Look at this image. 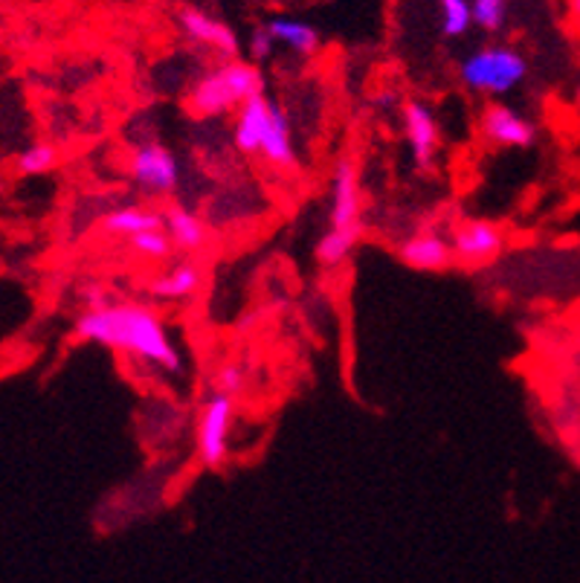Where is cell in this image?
<instances>
[{
    "label": "cell",
    "instance_id": "4",
    "mask_svg": "<svg viewBox=\"0 0 580 583\" xmlns=\"http://www.w3.org/2000/svg\"><path fill=\"white\" fill-rule=\"evenodd\" d=\"M236 424V398L227 392H212L201 404L198 427H194V447L198 459L206 468H220L229 456V435Z\"/></svg>",
    "mask_w": 580,
    "mask_h": 583
},
{
    "label": "cell",
    "instance_id": "7",
    "mask_svg": "<svg viewBox=\"0 0 580 583\" xmlns=\"http://www.w3.org/2000/svg\"><path fill=\"white\" fill-rule=\"evenodd\" d=\"M404 134L415 166L421 172L436 166V157H439L441 149V125L432 114V107L424 105L421 99L404 102Z\"/></svg>",
    "mask_w": 580,
    "mask_h": 583
},
{
    "label": "cell",
    "instance_id": "25",
    "mask_svg": "<svg viewBox=\"0 0 580 583\" xmlns=\"http://www.w3.org/2000/svg\"><path fill=\"white\" fill-rule=\"evenodd\" d=\"M575 99H578V105H580V85H578V90H575Z\"/></svg>",
    "mask_w": 580,
    "mask_h": 583
},
{
    "label": "cell",
    "instance_id": "21",
    "mask_svg": "<svg viewBox=\"0 0 580 583\" xmlns=\"http://www.w3.org/2000/svg\"><path fill=\"white\" fill-rule=\"evenodd\" d=\"M476 27L484 33H500L508 21V0H470Z\"/></svg>",
    "mask_w": 580,
    "mask_h": 583
},
{
    "label": "cell",
    "instance_id": "20",
    "mask_svg": "<svg viewBox=\"0 0 580 583\" xmlns=\"http://www.w3.org/2000/svg\"><path fill=\"white\" fill-rule=\"evenodd\" d=\"M128 241H131L134 253L142 258H166L168 253L175 250V244H172V239H168L166 227H160V230L137 232V236H131Z\"/></svg>",
    "mask_w": 580,
    "mask_h": 583
},
{
    "label": "cell",
    "instance_id": "22",
    "mask_svg": "<svg viewBox=\"0 0 580 583\" xmlns=\"http://www.w3.org/2000/svg\"><path fill=\"white\" fill-rule=\"evenodd\" d=\"M244 383H247V375L238 363H227V366H220V369L215 371V378H212L215 392H227V395H232V398H236L238 392L244 389Z\"/></svg>",
    "mask_w": 580,
    "mask_h": 583
},
{
    "label": "cell",
    "instance_id": "23",
    "mask_svg": "<svg viewBox=\"0 0 580 583\" xmlns=\"http://www.w3.org/2000/svg\"><path fill=\"white\" fill-rule=\"evenodd\" d=\"M273 50H276V41H273V36L267 33V27H255L253 36H250V41H247V62L253 64H264L270 62Z\"/></svg>",
    "mask_w": 580,
    "mask_h": 583
},
{
    "label": "cell",
    "instance_id": "27",
    "mask_svg": "<svg viewBox=\"0 0 580 583\" xmlns=\"http://www.w3.org/2000/svg\"><path fill=\"white\" fill-rule=\"evenodd\" d=\"M262 3H264V0H262Z\"/></svg>",
    "mask_w": 580,
    "mask_h": 583
},
{
    "label": "cell",
    "instance_id": "2",
    "mask_svg": "<svg viewBox=\"0 0 580 583\" xmlns=\"http://www.w3.org/2000/svg\"><path fill=\"white\" fill-rule=\"evenodd\" d=\"M264 93V76L259 64L229 59L220 67H212L194 81L189 90V111L201 119H218V116L236 114L247 99Z\"/></svg>",
    "mask_w": 580,
    "mask_h": 583
},
{
    "label": "cell",
    "instance_id": "3",
    "mask_svg": "<svg viewBox=\"0 0 580 583\" xmlns=\"http://www.w3.org/2000/svg\"><path fill=\"white\" fill-rule=\"evenodd\" d=\"M528 76L526 55L508 45H488L467 53L458 64V79L467 90L484 97H505Z\"/></svg>",
    "mask_w": 580,
    "mask_h": 583
},
{
    "label": "cell",
    "instance_id": "10",
    "mask_svg": "<svg viewBox=\"0 0 580 583\" xmlns=\"http://www.w3.org/2000/svg\"><path fill=\"white\" fill-rule=\"evenodd\" d=\"M453 253L467 265H484L502 253L505 239L502 232L488 221H465L453 230Z\"/></svg>",
    "mask_w": 580,
    "mask_h": 583
},
{
    "label": "cell",
    "instance_id": "15",
    "mask_svg": "<svg viewBox=\"0 0 580 583\" xmlns=\"http://www.w3.org/2000/svg\"><path fill=\"white\" fill-rule=\"evenodd\" d=\"M163 227H166L168 239L180 253H198L210 241V230H206L201 215L186 210V206H168L163 213Z\"/></svg>",
    "mask_w": 580,
    "mask_h": 583
},
{
    "label": "cell",
    "instance_id": "6",
    "mask_svg": "<svg viewBox=\"0 0 580 583\" xmlns=\"http://www.w3.org/2000/svg\"><path fill=\"white\" fill-rule=\"evenodd\" d=\"M131 180L142 192L168 198L180 183V163L163 142H142L131 154Z\"/></svg>",
    "mask_w": 580,
    "mask_h": 583
},
{
    "label": "cell",
    "instance_id": "11",
    "mask_svg": "<svg viewBox=\"0 0 580 583\" xmlns=\"http://www.w3.org/2000/svg\"><path fill=\"white\" fill-rule=\"evenodd\" d=\"M177 24L184 29L186 38H192L194 45L212 47V50H218L227 59H236L238 53V36L236 29L224 24V21L212 18L203 10H192V7H186L177 15Z\"/></svg>",
    "mask_w": 580,
    "mask_h": 583
},
{
    "label": "cell",
    "instance_id": "9",
    "mask_svg": "<svg viewBox=\"0 0 580 583\" xmlns=\"http://www.w3.org/2000/svg\"><path fill=\"white\" fill-rule=\"evenodd\" d=\"M398 256L409 270L439 274V270H447L456 253H453V244L439 232H415L398 244Z\"/></svg>",
    "mask_w": 580,
    "mask_h": 583
},
{
    "label": "cell",
    "instance_id": "12",
    "mask_svg": "<svg viewBox=\"0 0 580 583\" xmlns=\"http://www.w3.org/2000/svg\"><path fill=\"white\" fill-rule=\"evenodd\" d=\"M270 111L273 99H267L264 93L247 99L244 105L236 111L232 142H236V149L241 151V154H247V157H259L264 131H267V123H270Z\"/></svg>",
    "mask_w": 580,
    "mask_h": 583
},
{
    "label": "cell",
    "instance_id": "26",
    "mask_svg": "<svg viewBox=\"0 0 580 583\" xmlns=\"http://www.w3.org/2000/svg\"><path fill=\"white\" fill-rule=\"evenodd\" d=\"M3 3H7V0H0V7H3Z\"/></svg>",
    "mask_w": 580,
    "mask_h": 583
},
{
    "label": "cell",
    "instance_id": "17",
    "mask_svg": "<svg viewBox=\"0 0 580 583\" xmlns=\"http://www.w3.org/2000/svg\"><path fill=\"white\" fill-rule=\"evenodd\" d=\"M160 227H163V213L146 210V206H119L102 218V230L111 236H123V239H131L146 230H160Z\"/></svg>",
    "mask_w": 580,
    "mask_h": 583
},
{
    "label": "cell",
    "instance_id": "24",
    "mask_svg": "<svg viewBox=\"0 0 580 583\" xmlns=\"http://www.w3.org/2000/svg\"><path fill=\"white\" fill-rule=\"evenodd\" d=\"M569 3V12H571V18L580 21V0H566Z\"/></svg>",
    "mask_w": 580,
    "mask_h": 583
},
{
    "label": "cell",
    "instance_id": "8",
    "mask_svg": "<svg viewBox=\"0 0 580 583\" xmlns=\"http://www.w3.org/2000/svg\"><path fill=\"white\" fill-rule=\"evenodd\" d=\"M479 131L496 149H528L537 140V125L502 102L484 107Z\"/></svg>",
    "mask_w": 580,
    "mask_h": 583
},
{
    "label": "cell",
    "instance_id": "1",
    "mask_svg": "<svg viewBox=\"0 0 580 583\" xmlns=\"http://www.w3.org/2000/svg\"><path fill=\"white\" fill-rule=\"evenodd\" d=\"M76 337L111 352L140 357L142 363L168 375L184 371L180 348L172 343L163 319L137 302H105L99 308L85 310L76 322Z\"/></svg>",
    "mask_w": 580,
    "mask_h": 583
},
{
    "label": "cell",
    "instance_id": "18",
    "mask_svg": "<svg viewBox=\"0 0 580 583\" xmlns=\"http://www.w3.org/2000/svg\"><path fill=\"white\" fill-rule=\"evenodd\" d=\"M436 7H439V24L444 38H465L476 24L470 0H436Z\"/></svg>",
    "mask_w": 580,
    "mask_h": 583
},
{
    "label": "cell",
    "instance_id": "5",
    "mask_svg": "<svg viewBox=\"0 0 580 583\" xmlns=\"http://www.w3.org/2000/svg\"><path fill=\"white\" fill-rule=\"evenodd\" d=\"M328 230L343 232L361 239L363 215H361V180L352 157H340L331 177V206H328Z\"/></svg>",
    "mask_w": 580,
    "mask_h": 583
},
{
    "label": "cell",
    "instance_id": "19",
    "mask_svg": "<svg viewBox=\"0 0 580 583\" xmlns=\"http://www.w3.org/2000/svg\"><path fill=\"white\" fill-rule=\"evenodd\" d=\"M59 163V151L50 142H33L27 149L21 151L18 160H15V168H18L24 177H36V175H47L50 168H55Z\"/></svg>",
    "mask_w": 580,
    "mask_h": 583
},
{
    "label": "cell",
    "instance_id": "14",
    "mask_svg": "<svg viewBox=\"0 0 580 583\" xmlns=\"http://www.w3.org/2000/svg\"><path fill=\"white\" fill-rule=\"evenodd\" d=\"M259 157L267 160L276 168H297V142H293V131H290V119L276 102H273L270 123L264 131Z\"/></svg>",
    "mask_w": 580,
    "mask_h": 583
},
{
    "label": "cell",
    "instance_id": "13",
    "mask_svg": "<svg viewBox=\"0 0 580 583\" xmlns=\"http://www.w3.org/2000/svg\"><path fill=\"white\" fill-rule=\"evenodd\" d=\"M264 27L273 36L276 47H285L290 53L297 55H317L319 47H323V36H319L317 27H311L308 21L288 18V15H273V18L264 21Z\"/></svg>",
    "mask_w": 580,
    "mask_h": 583
},
{
    "label": "cell",
    "instance_id": "16",
    "mask_svg": "<svg viewBox=\"0 0 580 583\" xmlns=\"http://www.w3.org/2000/svg\"><path fill=\"white\" fill-rule=\"evenodd\" d=\"M201 282H203L201 267L192 265V262H184V265L172 267V270H166L163 276H157V279L149 284V293L154 300L184 302L198 293Z\"/></svg>",
    "mask_w": 580,
    "mask_h": 583
}]
</instances>
